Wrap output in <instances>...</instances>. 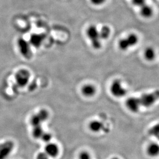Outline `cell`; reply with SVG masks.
Segmentation results:
<instances>
[{
  "mask_svg": "<svg viewBox=\"0 0 159 159\" xmlns=\"http://www.w3.org/2000/svg\"><path fill=\"white\" fill-rule=\"evenodd\" d=\"M17 45L20 53L23 57L26 59H30L33 56L30 44L29 42L23 39L19 38L17 40Z\"/></svg>",
  "mask_w": 159,
  "mask_h": 159,
  "instance_id": "cell-1",
  "label": "cell"
},
{
  "mask_svg": "<svg viewBox=\"0 0 159 159\" xmlns=\"http://www.w3.org/2000/svg\"><path fill=\"white\" fill-rule=\"evenodd\" d=\"M159 92L158 90L152 93L143 94L140 98L141 105L149 107L152 105L159 98Z\"/></svg>",
  "mask_w": 159,
  "mask_h": 159,
  "instance_id": "cell-2",
  "label": "cell"
},
{
  "mask_svg": "<svg viewBox=\"0 0 159 159\" xmlns=\"http://www.w3.org/2000/svg\"><path fill=\"white\" fill-rule=\"evenodd\" d=\"M30 78V72L27 70L21 69L15 75V80L17 86L20 88L25 87L29 83Z\"/></svg>",
  "mask_w": 159,
  "mask_h": 159,
  "instance_id": "cell-3",
  "label": "cell"
},
{
  "mask_svg": "<svg viewBox=\"0 0 159 159\" xmlns=\"http://www.w3.org/2000/svg\"><path fill=\"white\" fill-rule=\"evenodd\" d=\"M15 144L11 141H6L0 144V159H6L14 150Z\"/></svg>",
  "mask_w": 159,
  "mask_h": 159,
  "instance_id": "cell-4",
  "label": "cell"
},
{
  "mask_svg": "<svg viewBox=\"0 0 159 159\" xmlns=\"http://www.w3.org/2000/svg\"><path fill=\"white\" fill-rule=\"evenodd\" d=\"M110 91L113 96L116 98L123 97L126 94V90L122 86L119 80H115L111 84Z\"/></svg>",
  "mask_w": 159,
  "mask_h": 159,
  "instance_id": "cell-5",
  "label": "cell"
},
{
  "mask_svg": "<svg viewBox=\"0 0 159 159\" xmlns=\"http://www.w3.org/2000/svg\"><path fill=\"white\" fill-rule=\"evenodd\" d=\"M126 106L130 111L133 112H137L141 106L139 98L131 97L127 100L126 102Z\"/></svg>",
  "mask_w": 159,
  "mask_h": 159,
  "instance_id": "cell-6",
  "label": "cell"
},
{
  "mask_svg": "<svg viewBox=\"0 0 159 159\" xmlns=\"http://www.w3.org/2000/svg\"><path fill=\"white\" fill-rule=\"evenodd\" d=\"M45 38V35L42 34H34L30 36L29 43L30 45L38 48L42 45Z\"/></svg>",
  "mask_w": 159,
  "mask_h": 159,
  "instance_id": "cell-7",
  "label": "cell"
},
{
  "mask_svg": "<svg viewBox=\"0 0 159 159\" xmlns=\"http://www.w3.org/2000/svg\"><path fill=\"white\" fill-rule=\"evenodd\" d=\"M88 38L91 40V42L101 39L99 36V30L95 25H91L88 28L86 32Z\"/></svg>",
  "mask_w": 159,
  "mask_h": 159,
  "instance_id": "cell-8",
  "label": "cell"
},
{
  "mask_svg": "<svg viewBox=\"0 0 159 159\" xmlns=\"http://www.w3.org/2000/svg\"><path fill=\"white\" fill-rule=\"evenodd\" d=\"M45 152L49 157H56L59 153L58 146L54 143H48L45 146Z\"/></svg>",
  "mask_w": 159,
  "mask_h": 159,
  "instance_id": "cell-9",
  "label": "cell"
},
{
  "mask_svg": "<svg viewBox=\"0 0 159 159\" xmlns=\"http://www.w3.org/2000/svg\"><path fill=\"white\" fill-rule=\"evenodd\" d=\"M82 92L84 96L91 97L96 93V88L92 84H86L82 88Z\"/></svg>",
  "mask_w": 159,
  "mask_h": 159,
  "instance_id": "cell-10",
  "label": "cell"
},
{
  "mask_svg": "<svg viewBox=\"0 0 159 159\" xmlns=\"http://www.w3.org/2000/svg\"><path fill=\"white\" fill-rule=\"evenodd\" d=\"M140 13L142 17L145 18H149L152 17L153 14V10L150 6L146 4L141 7Z\"/></svg>",
  "mask_w": 159,
  "mask_h": 159,
  "instance_id": "cell-11",
  "label": "cell"
},
{
  "mask_svg": "<svg viewBox=\"0 0 159 159\" xmlns=\"http://www.w3.org/2000/svg\"><path fill=\"white\" fill-rule=\"evenodd\" d=\"M111 34V30L108 26H103L99 30V36L100 39L105 40L109 37Z\"/></svg>",
  "mask_w": 159,
  "mask_h": 159,
  "instance_id": "cell-12",
  "label": "cell"
},
{
  "mask_svg": "<svg viewBox=\"0 0 159 159\" xmlns=\"http://www.w3.org/2000/svg\"><path fill=\"white\" fill-rule=\"evenodd\" d=\"M103 127L104 125L102 123L98 120H93L89 125V127L91 130L94 132H99L103 128Z\"/></svg>",
  "mask_w": 159,
  "mask_h": 159,
  "instance_id": "cell-13",
  "label": "cell"
},
{
  "mask_svg": "<svg viewBox=\"0 0 159 159\" xmlns=\"http://www.w3.org/2000/svg\"><path fill=\"white\" fill-rule=\"evenodd\" d=\"M159 147L158 144L156 143L150 144L148 148V153L150 156L155 157L159 154Z\"/></svg>",
  "mask_w": 159,
  "mask_h": 159,
  "instance_id": "cell-14",
  "label": "cell"
},
{
  "mask_svg": "<svg viewBox=\"0 0 159 159\" xmlns=\"http://www.w3.org/2000/svg\"><path fill=\"white\" fill-rule=\"evenodd\" d=\"M156 53L152 48H147L144 51V57L148 61H152L155 58Z\"/></svg>",
  "mask_w": 159,
  "mask_h": 159,
  "instance_id": "cell-15",
  "label": "cell"
},
{
  "mask_svg": "<svg viewBox=\"0 0 159 159\" xmlns=\"http://www.w3.org/2000/svg\"><path fill=\"white\" fill-rule=\"evenodd\" d=\"M126 38L128 42L129 43V45L130 47H134L138 43V37L134 34H129Z\"/></svg>",
  "mask_w": 159,
  "mask_h": 159,
  "instance_id": "cell-16",
  "label": "cell"
},
{
  "mask_svg": "<svg viewBox=\"0 0 159 159\" xmlns=\"http://www.w3.org/2000/svg\"><path fill=\"white\" fill-rule=\"evenodd\" d=\"M44 131L42 129L41 125L40 126H35L33 127V135L35 139L41 138L42 134H43Z\"/></svg>",
  "mask_w": 159,
  "mask_h": 159,
  "instance_id": "cell-17",
  "label": "cell"
},
{
  "mask_svg": "<svg viewBox=\"0 0 159 159\" xmlns=\"http://www.w3.org/2000/svg\"><path fill=\"white\" fill-rule=\"evenodd\" d=\"M37 115L39 117L42 123L46 121L48 119V116H49L48 111L45 109L40 110L37 113Z\"/></svg>",
  "mask_w": 159,
  "mask_h": 159,
  "instance_id": "cell-18",
  "label": "cell"
},
{
  "mask_svg": "<svg viewBox=\"0 0 159 159\" xmlns=\"http://www.w3.org/2000/svg\"><path fill=\"white\" fill-rule=\"evenodd\" d=\"M119 47L120 49L123 51H126L130 48L126 38L120 39L119 42Z\"/></svg>",
  "mask_w": 159,
  "mask_h": 159,
  "instance_id": "cell-19",
  "label": "cell"
},
{
  "mask_svg": "<svg viewBox=\"0 0 159 159\" xmlns=\"http://www.w3.org/2000/svg\"><path fill=\"white\" fill-rule=\"evenodd\" d=\"M42 122L41 121L39 117L38 116L37 114L32 116V118L30 119V124L33 127L35 126H40L42 124Z\"/></svg>",
  "mask_w": 159,
  "mask_h": 159,
  "instance_id": "cell-20",
  "label": "cell"
},
{
  "mask_svg": "<svg viewBox=\"0 0 159 159\" xmlns=\"http://www.w3.org/2000/svg\"><path fill=\"white\" fill-rule=\"evenodd\" d=\"M149 134L150 135H153L154 137H156L158 138L159 134V127L158 125L156 126H153L149 130Z\"/></svg>",
  "mask_w": 159,
  "mask_h": 159,
  "instance_id": "cell-21",
  "label": "cell"
},
{
  "mask_svg": "<svg viewBox=\"0 0 159 159\" xmlns=\"http://www.w3.org/2000/svg\"><path fill=\"white\" fill-rule=\"evenodd\" d=\"M101 39H98L96 40L93 41L91 42L92 47L95 50H98L102 47V42Z\"/></svg>",
  "mask_w": 159,
  "mask_h": 159,
  "instance_id": "cell-22",
  "label": "cell"
},
{
  "mask_svg": "<svg viewBox=\"0 0 159 159\" xmlns=\"http://www.w3.org/2000/svg\"><path fill=\"white\" fill-rule=\"evenodd\" d=\"M52 137V136L51 134L49 133L44 132L43 134L41 137V138L42 139V141L44 142L48 143L51 140Z\"/></svg>",
  "mask_w": 159,
  "mask_h": 159,
  "instance_id": "cell-23",
  "label": "cell"
},
{
  "mask_svg": "<svg viewBox=\"0 0 159 159\" xmlns=\"http://www.w3.org/2000/svg\"><path fill=\"white\" fill-rule=\"evenodd\" d=\"M132 2L134 5L141 7L145 4V0H132Z\"/></svg>",
  "mask_w": 159,
  "mask_h": 159,
  "instance_id": "cell-24",
  "label": "cell"
},
{
  "mask_svg": "<svg viewBox=\"0 0 159 159\" xmlns=\"http://www.w3.org/2000/svg\"><path fill=\"white\" fill-rule=\"evenodd\" d=\"M78 159H91L90 154L86 152H82L80 153Z\"/></svg>",
  "mask_w": 159,
  "mask_h": 159,
  "instance_id": "cell-25",
  "label": "cell"
},
{
  "mask_svg": "<svg viewBox=\"0 0 159 159\" xmlns=\"http://www.w3.org/2000/svg\"><path fill=\"white\" fill-rule=\"evenodd\" d=\"M106 0H90L92 4L95 6H99L103 4L105 2Z\"/></svg>",
  "mask_w": 159,
  "mask_h": 159,
  "instance_id": "cell-26",
  "label": "cell"
},
{
  "mask_svg": "<svg viewBox=\"0 0 159 159\" xmlns=\"http://www.w3.org/2000/svg\"><path fill=\"white\" fill-rule=\"evenodd\" d=\"M37 159H49V157L45 152H40L37 156Z\"/></svg>",
  "mask_w": 159,
  "mask_h": 159,
  "instance_id": "cell-27",
  "label": "cell"
},
{
  "mask_svg": "<svg viewBox=\"0 0 159 159\" xmlns=\"http://www.w3.org/2000/svg\"><path fill=\"white\" fill-rule=\"evenodd\" d=\"M37 87V84H36V83L35 82H34V83H32V86H31V87L30 88V90L31 91H33V90H35V89Z\"/></svg>",
  "mask_w": 159,
  "mask_h": 159,
  "instance_id": "cell-28",
  "label": "cell"
},
{
  "mask_svg": "<svg viewBox=\"0 0 159 159\" xmlns=\"http://www.w3.org/2000/svg\"><path fill=\"white\" fill-rule=\"evenodd\" d=\"M111 159H119V158H116V157H114V158H112Z\"/></svg>",
  "mask_w": 159,
  "mask_h": 159,
  "instance_id": "cell-29",
  "label": "cell"
}]
</instances>
